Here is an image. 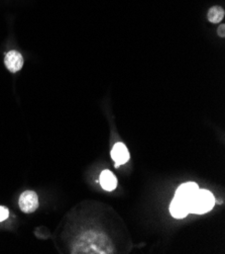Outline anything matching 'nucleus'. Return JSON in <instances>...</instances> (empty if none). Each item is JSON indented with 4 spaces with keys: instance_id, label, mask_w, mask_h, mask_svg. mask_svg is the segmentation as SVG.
I'll return each mask as SVG.
<instances>
[{
    "instance_id": "f257e3e1",
    "label": "nucleus",
    "mask_w": 225,
    "mask_h": 254,
    "mask_svg": "<svg viewBox=\"0 0 225 254\" xmlns=\"http://www.w3.org/2000/svg\"><path fill=\"white\" fill-rule=\"evenodd\" d=\"M214 205L215 198L209 190H198L189 201V213L202 215L211 211Z\"/></svg>"
},
{
    "instance_id": "f03ea898",
    "label": "nucleus",
    "mask_w": 225,
    "mask_h": 254,
    "mask_svg": "<svg viewBox=\"0 0 225 254\" xmlns=\"http://www.w3.org/2000/svg\"><path fill=\"white\" fill-rule=\"evenodd\" d=\"M19 208L24 213H33L39 207V198L35 191L27 190L19 197Z\"/></svg>"
},
{
    "instance_id": "7ed1b4c3",
    "label": "nucleus",
    "mask_w": 225,
    "mask_h": 254,
    "mask_svg": "<svg viewBox=\"0 0 225 254\" xmlns=\"http://www.w3.org/2000/svg\"><path fill=\"white\" fill-rule=\"evenodd\" d=\"M171 215L176 219L185 218L189 214V204L186 200L175 196L170 206Z\"/></svg>"
},
{
    "instance_id": "20e7f679",
    "label": "nucleus",
    "mask_w": 225,
    "mask_h": 254,
    "mask_svg": "<svg viewBox=\"0 0 225 254\" xmlns=\"http://www.w3.org/2000/svg\"><path fill=\"white\" fill-rule=\"evenodd\" d=\"M4 64L11 73H16L23 66V58L17 51H10L4 58Z\"/></svg>"
},
{
    "instance_id": "39448f33",
    "label": "nucleus",
    "mask_w": 225,
    "mask_h": 254,
    "mask_svg": "<svg viewBox=\"0 0 225 254\" xmlns=\"http://www.w3.org/2000/svg\"><path fill=\"white\" fill-rule=\"evenodd\" d=\"M111 157L116 162L115 164L116 168L120 164L127 163L130 159V153L126 145L122 143H116L111 150Z\"/></svg>"
},
{
    "instance_id": "423d86ee",
    "label": "nucleus",
    "mask_w": 225,
    "mask_h": 254,
    "mask_svg": "<svg viewBox=\"0 0 225 254\" xmlns=\"http://www.w3.org/2000/svg\"><path fill=\"white\" fill-rule=\"evenodd\" d=\"M198 190H199V188H198L197 184L187 183V184H184V185H182L181 187L178 188L175 196L178 197V198H181L183 200H186L189 204V201L195 195V193L198 191Z\"/></svg>"
},
{
    "instance_id": "0eeeda50",
    "label": "nucleus",
    "mask_w": 225,
    "mask_h": 254,
    "mask_svg": "<svg viewBox=\"0 0 225 254\" xmlns=\"http://www.w3.org/2000/svg\"><path fill=\"white\" fill-rule=\"evenodd\" d=\"M100 185L105 190L111 191L116 189L117 180L111 171L103 170L101 175H100Z\"/></svg>"
},
{
    "instance_id": "6e6552de",
    "label": "nucleus",
    "mask_w": 225,
    "mask_h": 254,
    "mask_svg": "<svg viewBox=\"0 0 225 254\" xmlns=\"http://www.w3.org/2000/svg\"><path fill=\"white\" fill-rule=\"evenodd\" d=\"M207 17L210 22L219 23L224 17V9L220 6H213L209 9Z\"/></svg>"
},
{
    "instance_id": "1a4fd4ad",
    "label": "nucleus",
    "mask_w": 225,
    "mask_h": 254,
    "mask_svg": "<svg viewBox=\"0 0 225 254\" xmlns=\"http://www.w3.org/2000/svg\"><path fill=\"white\" fill-rule=\"evenodd\" d=\"M9 216V212L5 207L0 206V222L6 220Z\"/></svg>"
},
{
    "instance_id": "9d476101",
    "label": "nucleus",
    "mask_w": 225,
    "mask_h": 254,
    "mask_svg": "<svg viewBox=\"0 0 225 254\" xmlns=\"http://www.w3.org/2000/svg\"><path fill=\"white\" fill-rule=\"evenodd\" d=\"M218 35L221 37V38H224L225 37V25L224 24H221L219 29H218Z\"/></svg>"
}]
</instances>
